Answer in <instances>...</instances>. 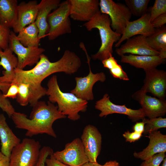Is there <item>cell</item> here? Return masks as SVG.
<instances>
[{
  "instance_id": "d590c367",
  "label": "cell",
  "mask_w": 166,
  "mask_h": 166,
  "mask_svg": "<svg viewBox=\"0 0 166 166\" xmlns=\"http://www.w3.org/2000/svg\"><path fill=\"white\" fill-rule=\"evenodd\" d=\"M142 135L135 132H131L128 130L123 134V136L125 139L126 142L131 143L138 140L141 138Z\"/></svg>"
},
{
  "instance_id": "30bf717a",
  "label": "cell",
  "mask_w": 166,
  "mask_h": 166,
  "mask_svg": "<svg viewBox=\"0 0 166 166\" xmlns=\"http://www.w3.org/2000/svg\"><path fill=\"white\" fill-rule=\"evenodd\" d=\"M107 93H105L102 98L97 101L95 108L101 112L99 116L102 117L113 113H118L127 116L132 122H137L142 120L145 116L142 109H133L127 107L125 105H119L114 104L111 101Z\"/></svg>"
},
{
  "instance_id": "1f68e13d",
  "label": "cell",
  "mask_w": 166,
  "mask_h": 166,
  "mask_svg": "<svg viewBox=\"0 0 166 166\" xmlns=\"http://www.w3.org/2000/svg\"><path fill=\"white\" fill-rule=\"evenodd\" d=\"M0 108L5 112L9 118L15 112L10 102L7 98H5L3 94L0 90Z\"/></svg>"
},
{
  "instance_id": "44dd1931",
  "label": "cell",
  "mask_w": 166,
  "mask_h": 166,
  "mask_svg": "<svg viewBox=\"0 0 166 166\" xmlns=\"http://www.w3.org/2000/svg\"><path fill=\"white\" fill-rule=\"evenodd\" d=\"M0 66L4 69L0 76V82L10 84L15 76V69L17 68L18 59L9 47L3 50L0 48Z\"/></svg>"
},
{
  "instance_id": "f546056e",
  "label": "cell",
  "mask_w": 166,
  "mask_h": 166,
  "mask_svg": "<svg viewBox=\"0 0 166 166\" xmlns=\"http://www.w3.org/2000/svg\"><path fill=\"white\" fill-rule=\"evenodd\" d=\"M150 9L149 13L151 22L158 16L166 13V0H156Z\"/></svg>"
},
{
  "instance_id": "5bb4252c",
  "label": "cell",
  "mask_w": 166,
  "mask_h": 166,
  "mask_svg": "<svg viewBox=\"0 0 166 166\" xmlns=\"http://www.w3.org/2000/svg\"><path fill=\"white\" fill-rule=\"evenodd\" d=\"M132 98L140 105L145 117L151 119L161 117L166 113V101L148 96L141 90L137 91Z\"/></svg>"
},
{
  "instance_id": "277c9868",
  "label": "cell",
  "mask_w": 166,
  "mask_h": 166,
  "mask_svg": "<svg viewBox=\"0 0 166 166\" xmlns=\"http://www.w3.org/2000/svg\"><path fill=\"white\" fill-rule=\"evenodd\" d=\"M111 23L109 16L101 13L99 10L90 21L83 25L88 31L95 28L99 30L101 44L97 52L91 56L93 60L102 61L113 56V45L118 41L121 35L112 30Z\"/></svg>"
},
{
  "instance_id": "7bdbcfd3",
  "label": "cell",
  "mask_w": 166,
  "mask_h": 166,
  "mask_svg": "<svg viewBox=\"0 0 166 166\" xmlns=\"http://www.w3.org/2000/svg\"><path fill=\"white\" fill-rule=\"evenodd\" d=\"M10 84H6L0 82V90L5 94L7 93Z\"/></svg>"
},
{
  "instance_id": "ee69618b",
  "label": "cell",
  "mask_w": 166,
  "mask_h": 166,
  "mask_svg": "<svg viewBox=\"0 0 166 166\" xmlns=\"http://www.w3.org/2000/svg\"><path fill=\"white\" fill-rule=\"evenodd\" d=\"M102 166H120V164L116 160H110L106 162Z\"/></svg>"
},
{
  "instance_id": "d6a6232c",
  "label": "cell",
  "mask_w": 166,
  "mask_h": 166,
  "mask_svg": "<svg viewBox=\"0 0 166 166\" xmlns=\"http://www.w3.org/2000/svg\"><path fill=\"white\" fill-rule=\"evenodd\" d=\"M165 157V152L159 153L144 160L139 166H159Z\"/></svg>"
},
{
  "instance_id": "d6986e66",
  "label": "cell",
  "mask_w": 166,
  "mask_h": 166,
  "mask_svg": "<svg viewBox=\"0 0 166 166\" xmlns=\"http://www.w3.org/2000/svg\"><path fill=\"white\" fill-rule=\"evenodd\" d=\"M149 139L148 146L142 151L135 152V157L145 160L157 153L166 152V135L160 131H156L148 134Z\"/></svg>"
},
{
  "instance_id": "836d02e7",
  "label": "cell",
  "mask_w": 166,
  "mask_h": 166,
  "mask_svg": "<svg viewBox=\"0 0 166 166\" xmlns=\"http://www.w3.org/2000/svg\"><path fill=\"white\" fill-rule=\"evenodd\" d=\"M53 153V151L50 147L47 146L43 147L41 149L38 159L34 166H45L46 159Z\"/></svg>"
},
{
  "instance_id": "8992f818",
  "label": "cell",
  "mask_w": 166,
  "mask_h": 166,
  "mask_svg": "<svg viewBox=\"0 0 166 166\" xmlns=\"http://www.w3.org/2000/svg\"><path fill=\"white\" fill-rule=\"evenodd\" d=\"M70 5L69 0L60 3L58 7L48 15L47 21L49 30L47 34L49 40L72 31L70 19Z\"/></svg>"
},
{
  "instance_id": "f1b7e54d",
  "label": "cell",
  "mask_w": 166,
  "mask_h": 166,
  "mask_svg": "<svg viewBox=\"0 0 166 166\" xmlns=\"http://www.w3.org/2000/svg\"><path fill=\"white\" fill-rule=\"evenodd\" d=\"M18 92L16 101L21 106H26L29 103L31 97V93L29 85L21 83L18 84Z\"/></svg>"
},
{
  "instance_id": "4316f807",
  "label": "cell",
  "mask_w": 166,
  "mask_h": 166,
  "mask_svg": "<svg viewBox=\"0 0 166 166\" xmlns=\"http://www.w3.org/2000/svg\"><path fill=\"white\" fill-rule=\"evenodd\" d=\"M149 0H125L126 6L134 16L141 17L148 12Z\"/></svg>"
},
{
  "instance_id": "4dcf8cb0",
  "label": "cell",
  "mask_w": 166,
  "mask_h": 166,
  "mask_svg": "<svg viewBox=\"0 0 166 166\" xmlns=\"http://www.w3.org/2000/svg\"><path fill=\"white\" fill-rule=\"evenodd\" d=\"M11 31L10 28L0 24V48L3 50L9 47Z\"/></svg>"
},
{
  "instance_id": "52a82bcc",
  "label": "cell",
  "mask_w": 166,
  "mask_h": 166,
  "mask_svg": "<svg viewBox=\"0 0 166 166\" xmlns=\"http://www.w3.org/2000/svg\"><path fill=\"white\" fill-rule=\"evenodd\" d=\"M100 12L107 14L111 21V26L117 33L121 35L127 22L131 19L132 14L125 4L112 0H101Z\"/></svg>"
},
{
  "instance_id": "ba28073f",
  "label": "cell",
  "mask_w": 166,
  "mask_h": 166,
  "mask_svg": "<svg viewBox=\"0 0 166 166\" xmlns=\"http://www.w3.org/2000/svg\"><path fill=\"white\" fill-rule=\"evenodd\" d=\"M9 47L17 56L18 65L16 68L23 69L27 66H32L39 61L41 55L45 50L39 47H26L22 45L15 33L11 31L9 39Z\"/></svg>"
},
{
  "instance_id": "83f0119b",
  "label": "cell",
  "mask_w": 166,
  "mask_h": 166,
  "mask_svg": "<svg viewBox=\"0 0 166 166\" xmlns=\"http://www.w3.org/2000/svg\"><path fill=\"white\" fill-rule=\"evenodd\" d=\"M142 120L145 123L143 133L144 135L157 131L159 129L166 127V118L162 117L151 119L145 118Z\"/></svg>"
},
{
  "instance_id": "603a6c76",
  "label": "cell",
  "mask_w": 166,
  "mask_h": 166,
  "mask_svg": "<svg viewBox=\"0 0 166 166\" xmlns=\"http://www.w3.org/2000/svg\"><path fill=\"white\" fill-rule=\"evenodd\" d=\"M121 57V62L129 64L136 68L142 69L144 70L156 68L165 61V59L161 58L159 55L145 56L129 54Z\"/></svg>"
},
{
  "instance_id": "d4e9b609",
  "label": "cell",
  "mask_w": 166,
  "mask_h": 166,
  "mask_svg": "<svg viewBox=\"0 0 166 166\" xmlns=\"http://www.w3.org/2000/svg\"><path fill=\"white\" fill-rule=\"evenodd\" d=\"M17 37L21 43L26 47H39L40 39L39 30L35 21L18 33Z\"/></svg>"
},
{
  "instance_id": "cb8c5ba5",
  "label": "cell",
  "mask_w": 166,
  "mask_h": 166,
  "mask_svg": "<svg viewBox=\"0 0 166 166\" xmlns=\"http://www.w3.org/2000/svg\"><path fill=\"white\" fill-rule=\"evenodd\" d=\"M17 0H0V24L9 28H13L17 18Z\"/></svg>"
},
{
  "instance_id": "2e32d148",
  "label": "cell",
  "mask_w": 166,
  "mask_h": 166,
  "mask_svg": "<svg viewBox=\"0 0 166 166\" xmlns=\"http://www.w3.org/2000/svg\"><path fill=\"white\" fill-rule=\"evenodd\" d=\"M70 17L74 20L88 22L99 10L98 0H69Z\"/></svg>"
},
{
  "instance_id": "ffe728a7",
  "label": "cell",
  "mask_w": 166,
  "mask_h": 166,
  "mask_svg": "<svg viewBox=\"0 0 166 166\" xmlns=\"http://www.w3.org/2000/svg\"><path fill=\"white\" fill-rule=\"evenodd\" d=\"M60 2V0H42L38 3L35 22L38 29L40 39L47 35L49 28L47 21L48 16L52 10L58 7Z\"/></svg>"
},
{
  "instance_id": "8d00e7d4",
  "label": "cell",
  "mask_w": 166,
  "mask_h": 166,
  "mask_svg": "<svg viewBox=\"0 0 166 166\" xmlns=\"http://www.w3.org/2000/svg\"><path fill=\"white\" fill-rule=\"evenodd\" d=\"M18 92V86L17 84L12 82L10 84L7 93L3 94L6 98H10L13 99L16 98Z\"/></svg>"
},
{
  "instance_id": "3957f363",
  "label": "cell",
  "mask_w": 166,
  "mask_h": 166,
  "mask_svg": "<svg viewBox=\"0 0 166 166\" xmlns=\"http://www.w3.org/2000/svg\"><path fill=\"white\" fill-rule=\"evenodd\" d=\"M46 95L49 101L57 104L58 111L70 120L77 121L80 118L79 113L87 110L88 101L77 97L70 93L63 92L58 84L57 76H53L47 84Z\"/></svg>"
},
{
  "instance_id": "e0dca14e",
  "label": "cell",
  "mask_w": 166,
  "mask_h": 166,
  "mask_svg": "<svg viewBox=\"0 0 166 166\" xmlns=\"http://www.w3.org/2000/svg\"><path fill=\"white\" fill-rule=\"evenodd\" d=\"M146 37L137 35L127 39L126 42L115 50L116 53L121 56L126 53L137 55L157 56L159 52L152 49L148 45Z\"/></svg>"
},
{
  "instance_id": "74e56055",
  "label": "cell",
  "mask_w": 166,
  "mask_h": 166,
  "mask_svg": "<svg viewBox=\"0 0 166 166\" xmlns=\"http://www.w3.org/2000/svg\"><path fill=\"white\" fill-rule=\"evenodd\" d=\"M155 28L160 27L166 23V13L161 14L155 18L151 22Z\"/></svg>"
},
{
  "instance_id": "60d3db41",
  "label": "cell",
  "mask_w": 166,
  "mask_h": 166,
  "mask_svg": "<svg viewBox=\"0 0 166 166\" xmlns=\"http://www.w3.org/2000/svg\"><path fill=\"white\" fill-rule=\"evenodd\" d=\"M144 125L145 123L142 121L136 122L132 127V129L134 132L142 134L144 132Z\"/></svg>"
},
{
  "instance_id": "4fadbf2b",
  "label": "cell",
  "mask_w": 166,
  "mask_h": 166,
  "mask_svg": "<svg viewBox=\"0 0 166 166\" xmlns=\"http://www.w3.org/2000/svg\"><path fill=\"white\" fill-rule=\"evenodd\" d=\"M155 29L151 23L150 14L147 12L137 19L127 22L126 27L115 47L117 48L119 47L123 41L135 36L149 37L154 33Z\"/></svg>"
},
{
  "instance_id": "9c48e42d",
  "label": "cell",
  "mask_w": 166,
  "mask_h": 166,
  "mask_svg": "<svg viewBox=\"0 0 166 166\" xmlns=\"http://www.w3.org/2000/svg\"><path fill=\"white\" fill-rule=\"evenodd\" d=\"M55 158L69 166H81L89 162L81 139L67 143L63 150L53 152Z\"/></svg>"
},
{
  "instance_id": "7402d4cb",
  "label": "cell",
  "mask_w": 166,
  "mask_h": 166,
  "mask_svg": "<svg viewBox=\"0 0 166 166\" xmlns=\"http://www.w3.org/2000/svg\"><path fill=\"white\" fill-rule=\"evenodd\" d=\"M0 140L1 152L9 158L13 149L21 142V140L9 127L2 113L0 114Z\"/></svg>"
},
{
  "instance_id": "e575fe53",
  "label": "cell",
  "mask_w": 166,
  "mask_h": 166,
  "mask_svg": "<svg viewBox=\"0 0 166 166\" xmlns=\"http://www.w3.org/2000/svg\"><path fill=\"white\" fill-rule=\"evenodd\" d=\"M109 70L111 74L115 78L124 81L129 80L127 74L123 70L121 65L118 64Z\"/></svg>"
},
{
  "instance_id": "8fae6325",
  "label": "cell",
  "mask_w": 166,
  "mask_h": 166,
  "mask_svg": "<svg viewBox=\"0 0 166 166\" xmlns=\"http://www.w3.org/2000/svg\"><path fill=\"white\" fill-rule=\"evenodd\" d=\"M145 77L144 85L140 90L151 93L158 98L165 99L166 96V72L156 68L144 70Z\"/></svg>"
},
{
  "instance_id": "bcb514c9",
  "label": "cell",
  "mask_w": 166,
  "mask_h": 166,
  "mask_svg": "<svg viewBox=\"0 0 166 166\" xmlns=\"http://www.w3.org/2000/svg\"><path fill=\"white\" fill-rule=\"evenodd\" d=\"M163 164L161 166H166V158L165 157L163 161Z\"/></svg>"
},
{
  "instance_id": "f35d334b",
  "label": "cell",
  "mask_w": 166,
  "mask_h": 166,
  "mask_svg": "<svg viewBox=\"0 0 166 166\" xmlns=\"http://www.w3.org/2000/svg\"><path fill=\"white\" fill-rule=\"evenodd\" d=\"M49 156V158H47L45 160V166H69L57 159L53 153Z\"/></svg>"
},
{
  "instance_id": "ab89813d",
  "label": "cell",
  "mask_w": 166,
  "mask_h": 166,
  "mask_svg": "<svg viewBox=\"0 0 166 166\" xmlns=\"http://www.w3.org/2000/svg\"><path fill=\"white\" fill-rule=\"evenodd\" d=\"M103 66L109 70L113 68L118 63L117 60L113 56L102 61Z\"/></svg>"
},
{
  "instance_id": "7a4b0ae2",
  "label": "cell",
  "mask_w": 166,
  "mask_h": 166,
  "mask_svg": "<svg viewBox=\"0 0 166 166\" xmlns=\"http://www.w3.org/2000/svg\"><path fill=\"white\" fill-rule=\"evenodd\" d=\"M66 117L54 104L49 101L47 103L39 101L33 107L29 118L24 113L16 112L11 118L16 128L26 131L25 136L27 137L46 134L56 138L53 124L57 120Z\"/></svg>"
},
{
  "instance_id": "f6af8a7d",
  "label": "cell",
  "mask_w": 166,
  "mask_h": 166,
  "mask_svg": "<svg viewBox=\"0 0 166 166\" xmlns=\"http://www.w3.org/2000/svg\"><path fill=\"white\" fill-rule=\"evenodd\" d=\"M81 166H102V165L99 164L97 162L96 163H92L88 162L83 164Z\"/></svg>"
},
{
  "instance_id": "6da1fadb",
  "label": "cell",
  "mask_w": 166,
  "mask_h": 166,
  "mask_svg": "<svg viewBox=\"0 0 166 166\" xmlns=\"http://www.w3.org/2000/svg\"><path fill=\"white\" fill-rule=\"evenodd\" d=\"M81 65L80 58L75 53L69 50H65L62 57L54 62H51L43 53L32 69L24 70L16 68L12 82L29 85L31 93L29 104L33 107L41 98L46 95L47 89L42 85V82L45 78L57 72H64L69 75L74 74L78 71Z\"/></svg>"
},
{
  "instance_id": "7c38bea8",
  "label": "cell",
  "mask_w": 166,
  "mask_h": 166,
  "mask_svg": "<svg viewBox=\"0 0 166 166\" xmlns=\"http://www.w3.org/2000/svg\"><path fill=\"white\" fill-rule=\"evenodd\" d=\"M87 59L89 69V73L85 77H75L76 85L70 92L78 97L88 101L94 99L93 88L94 84L98 81H105L106 76L103 72L93 73L90 65V58L88 57Z\"/></svg>"
},
{
  "instance_id": "9a60e30c",
  "label": "cell",
  "mask_w": 166,
  "mask_h": 166,
  "mask_svg": "<svg viewBox=\"0 0 166 166\" xmlns=\"http://www.w3.org/2000/svg\"><path fill=\"white\" fill-rule=\"evenodd\" d=\"M101 135L94 126L87 125L84 128L81 140L89 162L96 163L101 148Z\"/></svg>"
},
{
  "instance_id": "ac0fdd59",
  "label": "cell",
  "mask_w": 166,
  "mask_h": 166,
  "mask_svg": "<svg viewBox=\"0 0 166 166\" xmlns=\"http://www.w3.org/2000/svg\"><path fill=\"white\" fill-rule=\"evenodd\" d=\"M38 3L36 0L27 2H22L18 5L16 23L13 28V32L18 33L26 26L34 22L37 15Z\"/></svg>"
},
{
  "instance_id": "b9f144b4",
  "label": "cell",
  "mask_w": 166,
  "mask_h": 166,
  "mask_svg": "<svg viewBox=\"0 0 166 166\" xmlns=\"http://www.w3.org/2000/svg\"><path fill=\"white\" fill-rule=\"evenodd\" d=\"M10 158L2 154L0 150V166H9Z\"/></svg>"
},
{
  "instance_id": "5b68a950",
  "label": "cell",
  "mask_w": 166,
  "mask_h": 166,
  "mask_svg": "<svg viewBox=\"0 0 166 166\" xmlns=\"http://www.w3.org/2000/svg\"><path fill=\"white\" fill-rule=\"evenodd\" d=\"M40 142L25 138L13 149L10 157L9 166H34L39 157Z\"/></svg>"
},
{
  "instance_id": "484cf974",
  "label": "cell",
  "mask_w": 166,
  "mask_h": 166,
  "mask_svg": "<svg viewBox=\"0 0 166 166\" xmlns=\"http://www.w3.org/2000/svg\"><path fill=\"white\" fill-rule=\"evenodd\" d=\"M147 42L153 50L160 52L166 51V27L164 25L155 28L154 33L146 37Z\"/></svg>"
}]
</instances>
